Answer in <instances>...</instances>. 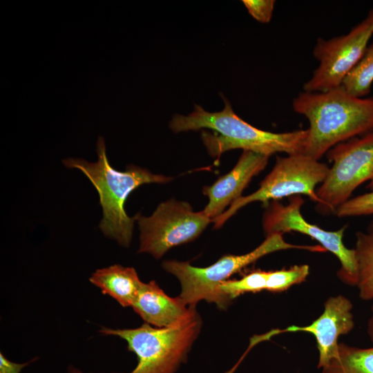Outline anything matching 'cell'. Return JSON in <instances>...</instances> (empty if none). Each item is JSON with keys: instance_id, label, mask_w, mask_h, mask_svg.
<instances>
[{"instance_id": "cell-1", "label": "cell", "mask_w": 373, "mask_h": 373, "mask_svg": "<svg viewBox=\"0 0 373 373\" xmlns=\"http://www.w3.org/2000/svg\"><path fill=\"white\" fill-rule=\"evenodd\" d=\"M292 108L309 122L303 153L318 160L334 146L373 131V97H356L341 86L300 92Z\"/></svg>"}, {"instance_id": "cell-2", "label": "cell", "mask_w": 373, "mask_h": 373, "mask_svg": "<svg viewBox=\"0 0 373 373\" xmlns=\"http://www.w3.org/2000/svg\"><path fill=\"white\" fill-rule=\"evenodd\" d=\"M221 111L208 112L195 104L187 115L175 114L169 128L175 133L211 129L218 134L203 131L201 137L208 153L218 156L232 149H242L270 156L276 153L287 155L304 153L307 130L299 129L284 133H272L254 127L239 117L228 99L222 96Z\"/></svg>"}, {"instance_id": "cell-3", "label": "cell", "mask_w": 373, "mask_h": 373, "mask_svg": "<svg viewBox=\"0 0 373 373\" xmlns=\"http://www.w3.org/2000/svg\"><path fill=\"white\" fill-rule=\"evenodd\" d=\"M97 161L89 162L82 158L64 159L63 164L69 169L80 170L96 189L102 209L99 227L103 234L116 240L124 247H129L135 217L131 218L125 211V202L133 191L148 183H166L171 177L154 174L134 164L119 171L110 164L103 137L97 141Z\"/></svg>"}, {"instance_id": "cell-4", "label": "cell", "mask_w": 373, "mask_h": 373, "mask_svg": "<svg viewBox=\"0 0 373 373\" xmlns=\"http://www.w3.org/2000/svg\"><path fill=\"white\" fill-rule=\"evenodd\" d=\"M201 327L195 307H190L184 318L169 327H155L145 323L132 329L102 327L99 332L126 341L128 350L137 358L130 373H175L185 361Z\"/></svg>"}, {"instance_id": "cell-5", "label": "cell", "mask_w": 373, "mask_h": 373, "mask_svg": "<svg viewBox=\"0 0 373 373\" xmlns=\"http://www.w3.org/2000/svg\"><path fill=\"white\" fill-rule=\"evenodd\" d=\"M283 234L275 233L253 251L242 255H225L207 267H198L187 262L165 260L163 269L175 276L181 285L179 297L188 307H195L201 300L214 303L220 309H226L229 304L218 291L222 282L262 256L280 250L300 249L313 252H324L321 245H298L286 242Z\"/></svg>"}, {"instance_id": "cell-6", "label": "cell", "mask_w": 373, "mask_h": 373, "mask_svg": "<svg viewBox=\"0 0 373 373\" xmlns=\"http://www.w3.org/2000/svg\"><path fill=\"white\" fill-rule=\"evenodd\" d=\"M329 171L327 164L303 153L277 156L273 169L260 183L258 189L247 196H241L213 219L214 229H219L240 209L256 201L267 204L269 200L305 195L318 203L316 187L323 182Z\"/></svg>"}, {"instance_id": "cell-7", "label": "cell", "mask_w": 373, "mask_h": 373, "mask_svg": "<svg viewBox=\"0 0 373 373\" xmlns=\"http://www.w3.org/2000/svg\"><path fill=\"white\" fill-rule=\"evenodd\" d=\"M326 155L332 165L316 190L318 212L334 213L364 182L373 191V131L334 146Z\"/></svg>"}, {"instance_id": "cell-8", "label": "cell", "mask_w": 373, "mask_h": 373, "mask_svg": "<svg viewBox=\"0 0 373 373\" xmlns=\"http://www.w3.org/2000/svg\"><path fill=\"white\" fill-rule=\"evenodd\" d=\"M140 230L139 253L156 259L170 249L197 238L212 222L186 202L171 199L160 203L151 216H135Z\"/></svg>"}, {"instance_id": "cell-9", "label": "cell", "mask_w": 373, "mask_h": 373, "mask_svg": "<svg viewBox=\"0 0 373 373\" xmlns=\"http://www.w3.org/2000/svg\"><path fill=\"white\" fill-rule=\"evenodd\" d=\"M304 204L301 195L290 197L287 205L277 200L267 203L262 217V228L266 236L272 233L283 234L297 231L318 241L326 251L335 255L341 262L337 271L340 280L351 286L357 283V265L354 249H348L343 238L347 225L337 231H327L308 222L302 216L300 208Z\"/></svg>"}, {"instance_id": "cell-10", "label": "cell", "mask_w": 373, "mask_h": 373, "mask_svg": "<svg viewBox=\"0 0 373 373\" xmlns=\"http://www.w3.org/2000/svg\"><path fill=\"white\" fill-rule=\"evenodd\" d=\"M372 35V22L367 17L345 35L329 39L318 38L313 49L318 66L303 84V91L323 92L341 86L361 58Z\"/></svg>"}, {"instance_id": "cell-11", "label": "cell", "mask_w": 373, "mask_h": 373, "mask_svg": "<svg viewBox=\"0 0 373 373\" xmlns=\"http://www.w3.org/2000/svg\"><path fill=\"white\" fill-rule=\"evenodd\" d=\"M353 305L345 296L329 297L324 305L322 314L312 323L305 327L290 326L285 329L270 332L271 336L283 332H306L312 334L318 350V368H324L338 353V338L347 334L354 327Z\"/></svg>"}, {"instance_id": "cell-12", "label": "cell", "mask_w": 373, "mask_h": 373, "mask_svg": "<svg viewBox=\"0 0 373 373\" xmlns=\"http://www.w3.org/2000/svg\"><path fill=\"white\" fill-rule=\"evenodd\" d=\"M269 156L250 151H243L230 172L219 178L211 186H204V195L208 203L201 211L211 219L220 216L224 209L241 197L251 179L267 166Z\"/></svg>"}, {"instance_id": "cell-13", "label": "cell", "mask_w": 373, "mask_h": 373, "mask_svg": "<svg viewBox=\"0 0 373 373\" xmlns=\"http://www.w3.org/2000/svg\"><path fill=\"white\" fill-rule=\"evenodd\" d=\"M131 307L146 323L155 327L177 323L190 309L179 296H169L154 280L143 282Z\"/></svg>"}, {"instance_id": "cell-14", "label": "cell", "mask_w": 373, "mask_h": 373, "mask_svg": "<svg viewBox=\"0 0 373 373\" xmlns=\"http://www.w3.org/2000/svg\"><path fill=\"white\" fill-rule=\"evenodd\" d=\"M89 280L122 307L132 306L143 284L134 268L120 265L97 269Z\"/></svg>"}, {"instance_id": "cell-15", "label": "cell", "mask_w": 373, "mask_h": 373, "mask_svg": "<svg viewBox=\"0 0 373 373\" xmlns=\"http://www.w3.org/2000/svg\"><path fill=\"white\" fill-rule=\"evenodd\" d=\"M322 373H373V347L339 343L337 356L322 369Z\"/></svg>"}, {"instance_id": "cell-16", "label": "cell", "mask_w": 373, "mask_h": 373, "mask_svg": "<svg viewBox=\"0 0 373 373\" xmlns=\"http://www.w3.org/2000/svg\"><path fill=\"white\" fill-rule=\"evenodd\" d=\"M354 248L357 265V283L360 298L373 299V235L358 231Z\"/></svg>"}, {"instance_id": "cell-17", "label": "cell", "mask_w": 373, "mask_h": 373, "mask_svg": "<svg viewBox=\"0 0 373 373\" xmlns=\"http://www.w3.org/2000/svg\"><path fill=\"white\" fill-rule=\"evenodd\" d=\"M373 83V42L367 46L356 65L343 80L341 87L358 97H366Z\"/></svg>"}, {"instance_id": "cell-18", "label": "cell", "mask_w": 373, "mask_h": 373, "mask_svg": "<svg viewBox=\"0 0 373 373\" xmlns=\"http://www.w3.org/2000/svg\"><path fill=\"white\" fill-rule=\"evenodd\" d=\"M268 271H253L240 279L227 280L220 284L218 291L229 305L233 299L245 293H258L265 290Z\"/></svg>"}, {"instance_id": "cell-19", "label": "cell", "mask_w": 373, "mask_h": 373, "mask_svg": "<svg viewBox=\"0 0 373 373\" xmlns=\"http://www.w3.org/2000/svg\"><path fill=\"white\" fill-rule=\"evenodd\" d=\"M309 274L307 265H294L289 269L269 271L265 290L273 293L282 292L294 285L303 282Z\"/></svg>"}, {"instance_id": "cell-20", "label": "cell", "mask_w": 373, "mask_h": 373, "mask_svg": "<svg viewBox=\"0 0 373 373\" xmlns=\"http://www.w3.org/2000/svg\"><path fill=\"white\" fill-rule=\"evenodd\" d=\"M339 218L373 214V191L350 198L334 211Z\"/></svg>"}, {"instance_id": "cell-21", "label": "cell", "mask_w": 373, "mask_h": 373, "mask_svg": "<svg viewBox=\"0 0 373 373\" xmlns=\"http://www.w3.org/2000/svg\"><path fill=\"white\" fill-rule=\"evenodd\" d=\"M248 12L260 23H269L274 8V0H243Z\"/></svg>"}, {"instance_id": "cell-22", "label": "cell", "mask_w": 373, "mask_h": 373, "mask_svg": "<svg viewBox=\"0 0 373 373\" xmlns=\"http://www.w3.org/2000/svg\"><path fill=\"white\" fill-rule=\"evenodd\" d=\"M37 358H33L26 363H17L8 359L3 354H0V373H20L21 370Z\"/></svg>"}, {"instance_id": "cell-23", "label": "cell", "mask_w": 373, "mask_h": 373, "mask_svg": "<svg viewBox=\"0 0 373 373\" xmlns=\"http://www.w3.org/2000/svg\"><path fill=\"white\" fill-rule=\"evenodd\" d=\"M367 334L370 339L373 343V304L371 307V316L367 323Z\"/></svg>"}, {"instance_id": "cell-24", "label": "cell", "mask_w": 373, "mask_h": 373, "mask_svg": "<svg viewBox=\"0 0 373 373\" xmlns=\"http://www.w3.org/2000/svg\"><path fill=\"white\" fill-rule=\"evenodd\" d=\"M68 373H84L81 370L75 367L73 365H69L68 369Z\"/></svg>"}, {"instance_id": "cell-25", "label": "cell", "mask_w": 373, "mask_h": 373, "mask_svg": "<svg viewBox=\"0 0 373 373\" xmlns=\"http://www.w3.org/2000/svg\"><path fill=\"white\" fill-rule=\"evenodd\" d=\"M367 233L373 235V220L369 224Z\"/></svg>"}, {"instance_id": "cell-26", "label": "cell", "mask_w": 373, "mask_h": 373, "mask_svg": "<svg viewBox=\"0 0 373 373\" xmlns=\"http://www.w3.org/2000/svg\"><path fill=\"white\" fill-rule=\"evenodd\" d=\"M367 17H368L371 19L373 26V9L370 11Z\"/></svg>"}]
</instances>
